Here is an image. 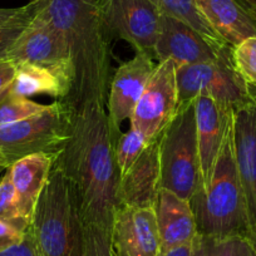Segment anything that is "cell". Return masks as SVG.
<instances>
[{
    "label": "cell",
    "instance_id": "cell-7",
    "mask_svg": "<svg viewBox=\"0 0 256 256\" xmlns=\"http://www.w3.org/2000/svg\"><path fill=\"white\" fill-rule=\"evenodd\" d=\"M176 80L180 106L201 93L232 112L254 102L248 84L236 70L230 46L215 60L176 68Z\"/></svg>",
    "mask_w": 256,
    "mask_h": 256
},
{
    "label": "cell",
    "instance_id": "cell-15",
    "mask_svg": "<svg viewBox=\"0 0 256 256\" xmlns=\"http://www.w3.org/2000/svg\"><path fill=\"white\" fill-rule=\"evenodd\" d=\"M232 148L248 206L251 232L256 231V102L232 113ZM251 234V236H252Z\"/></svg>",
    "mask_w": 256,
    "mask_h": 256
},
{
    "label": "cell",
    "instance_id": "cell-35",
    "mask_svg": "<svg viewBox=\"0 0 256 256\" xmlns=\"http://www.w3.org/2000/svg\"><path fill=\"white\" fill-rule=\"evenodd\" d=\"M248 90H250L252 100H256V84H248Z\"/></svg>",
    "mask_w": 256,
    "mask_h": 256
},
{
    "label": "cell",
    "instance_id": "cell-8",
    "mask_svg": "<svg viewBox=\"0 0 256 256\" xmlns=\"http://www.w3.org/2000/svg\"><path fill=\"white\" fill-rule=\"evenodd\" d=\"M107 40L120 39L154 59L161 12L150 0H97Z\"/></svg>",
    "mask_w": 256,
    "mask_h": 256
},
{
    "label": "cell",
    "instance_id": "cell-21",
    "mask_svg": "<svg viewBox=\"0 0 256 256\" xmlns=\"http://www.w3.org/2000/svg\"><path fill=\"white\" fill-rule=\"evenodd\" d=\"M152 4H154L157 9L164 16H174V18L182 20L184 23L188 24L194 29L200 32L208 39L218 43H224L214 29L208 26V22L204 19L201 13L196 6L195 0H150ZM226 44V43H225Z\"/></svg>",
    "mask_w": 256,
    "mask_h": 256
},
{
    "label": "cell",
    "instance_id": "cell-38",
    "mask_svg": "<svg viewBox=\"0 0 256 256\" xmlns=\"http://www.w3.org/2000/svg\"><path fill=\"white\" fill-rule=\"evenodd\" d=\"M251 242H252V246H254V250H255V252H256V231L255 232L252 234V236H251Z\"/></svg>",
    "mask_w": 256,
    "mask_h": 256
},
{
    "label": "cell",
    "instance_id": "cell-29",
    "mask_svg": "<svg viewBox=\"0 0 256 256\" xmlns=\"http://www.w3.org/2000/svg\"><path fill=\"white\" fill-rule=\"evenodd\" d=\"M26 231H22L16 226L6 222L0 218V250L19 244L26 238Z\"/></svg>",
    "mask_w": 256,
    "mask_h": 256
},
{
    "label": "cell",
    "instance_id": "cell-28",
    "mask_svg": "<svg viewBox=\"0 0 256 256\" xmlns=\"http://www.w3.org/2000/svg\"><path fill=\"white\" fill-rule=\"evenodd\" d=\"M236 70L248 84H256V36H250L232 46Z\"/></svg>",
    "mask_w": 256,
    "mask_h": 256
},
{
    "label": "cell",
    "instance_id": "cell-1",
    "mask_svg": "<svg viewBox=\"0 0 256 256\" xmlns=\"http://www.w3.org/2000/svg\"><path fill=\"white\" fill-rule=\"evenodd\" d=\"M107 106L87 102L72 110L67 141L54 161L74 184L83 222L110 228L120 208V172Z\"/></svg>",
    "mask_w": 256,
    "mask_h": 256
},
{
    "label": "cell",
    "instance_id": "cell-32",
    "mask_svg": "<svg viewBox=\"0 0 256 256\" xmlns=\"http://www.w3.org/2000/svg\"><path fill=\"white\" fill-rule=\"evenodd\" d=\"M198 240H200V236H198V238L194 242L177 246V248H170L168 251H164V252L161 254V256H195Z\"/></svg>",
    "mask_w": 256,
    "mask_h": 256
},
{
    "label": "cell",
    "instance_id": "cell-6",
    "mask_svg": "<svg viewBox=\"0 0 256 256\" xmlns=\"http://www.w3.org/2000/svg\"><path fill=\"white\" fill-rule=\"evenodd\" d=\"M72 110L54 100L44 112L0 128V160L10 167L34 154H56L67 141Z\"/></svg>",
    "mask_w": 256,
    "mask_h": 256
},
{
    "label": "cell",
    "instance_id": "cell-39",
    "mask_svg": "<svg viewBox=\"0 0 256 256\" xmlns=\"http://www.w3.org/2000/svg\"><path fill=\"white\" fill-rule=\"evenodd\" d=\"M6 168H8V167H6V164H4V162L2 161V160H0V174H2V172H3V171H6Z\"/></svg>",
    "mask_w": 256,
    "mask_h": 256
},
{
    "label": "cell",
    "instance_id": "cell-11",
    "mask_svg": "<svg viewBox=\"0 0 256 256\" xmlns=\"http://www.w3.org/2000/svg\"><path fill=\"white\" fill-rule=\"evenodd\" d=\"M226 46L228 44L211 40L188 24L162 14L161 28L154 46V58L158 62L171 59L178 68L215 60Z\"/></svg>",
    "mask_w": 256,
    "mask_h": 256
},
{
    "label": "cell",
    "instance_id": "cell-14",
    "mask_svg": "<svg viewBox=\"0 0 256 256\" xmlns=\"http://www.w3.org/2000/svg\"><path fill=\"white\" fill-rule=\"evenodd\" d=\"M201 164V187L206 186L232 124V110H228L208 94L194 100ZM198 188V190H200Z\"/></svg>",
    "mask_w": 256,
    "mask_h": 256
},
{
    "label": "cell",
    "instance_id": "cell-19",
    "mask_svg": "<svg viewBox=\"0 0 256 256\" xmlns=\"http://www.w3.org/2000/svg\"><path fill=\"white\" fill-rule=\"evenodd\" d=\"M54 160V154L40 152L24 157L6 168L18 195L22 214L29 224L39 196L48 182Z\"/></svg>",
    "mask_w": 256,
    "mask_h": 256
},
{
    "label": "cell",
    "instance_id": "cell-37",
    "mask_svg": "<svg viewBox=\"0 0 256 256\" xmlns=\"http://www.w3.org/2000/svg\"><path fill=\"white\" fill-rule=\"evenodd\" d=\"M246 10L248 12V14H250V16H252L254 20L256 22V8H246Z\"/></svg>",
    "mask_w": 256,
    "mask_h": 256
},
{
    "label": "cell",
    "instance_id": "cell-26",
    "mask_svg": "<svg viewBox=\"0 0 256 256\" xmlns=\"http://www.w3.org/2000/svg\"><path fill=\"white\" fill-rule=\"evenodd\" d=\"M82 256H116L110 228L96 224H84Z\"/></svg>",
    "mask_w": 256,
    "mask_h": 256
},
{
    "label": "cell",
    "instance_id": "cell-13",
    "mask_svg": "<svg viewBox=\"0 0 256 256\" xmlns=\"http://www.w3.org/2000/svg\"><path fill=\"white\" fill-rule=\"evenodd\" d=\"M116 256H161L154 208L120 206L110 226Z\"/></svg>",
    "mask_w": 256,
    "mask_h": 256
},
{
    "label": "cell",
    "instance_id": "cell-12",
    "mask_svg": "<svg viewBox=\"0 0 256 256\" xmlns=\"http://www.w3.org/2000/svg\"><path fill=\"white\" fill-rule=\"evenodd\" d=\"M156 64L151 56L136 52V56L117 68L110 80L107 113L114 141L120 136L123 122L130 120Z\"/></svg>",
    "mask_w": 256,
    "mask_h": 256
},
{
    "label": "cell",
    "instance_id": "cell-25",
    "mask_svg": "<svg viewBox=\"0 0 256 256\" xmlns=\"http://www.w3.org/2000/svg\"><path fill=\"white\" fill-rule=\"evenodd\" d=\"M38 4L36 0H32L30 3L22 8L20 14L9 23L0 26V59L6 58V54L10 50L13 44L26 29V26L30 23L32 19L36 14Z\"/></svg>",
    "mask_w": 256,
    "mask_h": 256
},
{
    "label": "cell",
    "instance_id": "cell-9",
    "mask_svg": "<svg viewBox=\"0 0 256 256\" xmlns=\"http://www.w3.org/2000/svg\"><path fill=\"white\" fill-rule=\"evenodd\" d=\"M180 107L176 64L171 59L156 64L130 122L148 142L161 134Z\"/></svg>",
    "mask_w": 256,
    "mask_h": 256
},
{
    "label": "cell",
    "instance_id": "cell-20",
    "mask_svg": "<svg viewBox=\"0 0 256 256\" xmlns=\"http://www.w3.org/2000/svg\"><path fill=\"white\" fill-rule=\"evenodd\" d=\"M70 92V83L66 78L46 68L20 64L16 66V78L2 97L29 98L36 94H48L56 100H64Z\"/></svg>",
    "mask_w": 256,
    "mask_h": 256
},
{
    "label": "cell",
    "instance_id": "cell-36",
    "mask_svg": "<svg viewBox=\"0 0 256 256\" xmlns=\"http://www.w3.org/2000/svg\"><path fill=\"white\" fill-rule=\"evenodd\" d=\"M195 256H202V242H201V238L200 240H198V248H196Z\"/></svg>",
    "mask_w": 256,
    "mask_h": 256
},
{
    "label": "cell",
    "instance_id": "cell-16",
    "mask_svg": "<svg viewBox=\"0 0 256 256\" xmlns=\"http://www.w3.org/2000/svg\"><path fill=\"white\" fill-rule=\"evenodd\" d=\"M162 188L158 137L150 142L141 156L120 180V206L154 208Z\"/></svg>",
    "mask_w": 256,
    "mask_h": 256
},
{
    "label": "cell",
    "instance_id": "cell-24",
    "mask_svg": "<svg viewBox=\"0 0 256 256\" xmlns=\"http://www.w3.org/2000/svg\"><path fill=\"white\" fill-rule=\"evenodd\" d=\"M49 104H40L29 98H0V128L44 112Z\"/></svg>",
    "mask_w": 256,
    "mask_h": 256
},
{
    "label": "cell",
    "instance_id": "cell-27",
    "mask_svg": "<svg viewBox=\"0 0 256 256\" xmlns=\"http://www.w3.org/2000/svg\"><path fill=\"white\" fill-rule=\"evenodd\" d=\"M201 242L205 256H256L250 238L242 236L222 240L201 238Z\"/></svg>",
    "mask_w": 256,
    "mask_h": 256
},
{
    "label": "cell",
    "instance_id": "cell-23",
    "mask_svg": "<svg viewBox=\"0 0 256 256\" xmlns=\"http://www.w3.org/2000/svg\"><path fill=\"white\" fill-rule=\"evenodd\" d=\"M0 218L22 231H26L29 222L20 210L19 198L8 170L0 180Z\"/></svg>",
    "mask_w": 256,
    "mask_h": 256
},
{
    "label": "cell",
    "instance_id": "cell-22",
    "mask_svg": "<svg viewBox=\"0 0 256 256\" xmlns=\"http://www.w3.org/2000/svg\"><path fill=\"white\" fill-rule=\"evenodd\" d=\"M148 144L144 134L132 127L124 134H120L114 144V158L120 172V180L127 174Z\"/></svg>",
    "mask_w": 256,
    "mask_h": 256
},
{
    "label": "cell",
    "instance_id": "cell-31",
    "mask_svg": "<svg viewBox=\"0 0 256 256\" xmlns=\"http://www.w3.org/2000/svg\"><path fill=\"white\" fill-rule=\"evenodd\" d=\"M16 74V66L9 59H0V97L6 92Z\"/></svg>",
    "mask_w": 256,
    "mask_h": 256
},
{
    "label": "cell",
    "instance_id": "cell-30",
    "mask_svg": "<svg viewBox=\"0 0 256 256\" xmlns=\"http://www.w3.org/2000/svg\"><path fill=\"white\" fill-rule=\"evenodd\" d=\"M0 256H40L38 250L34 246L33 240H32L30 235L26 231V238L20 241L19 244H16L13 246L0 250Z\"/></svg>",
    "mask_w": 256,
    "mask_h": 256
},
{
    "label": "cell",
    "instance_id": "cell-17",
    "mask_svg": "<svg viewBox=\"0 0 256 256\" xmlns=\"http://www.w3.org/2000/svg\"><path fill=\"white\" fill-rule=\"evenodd\" d=\"M161 254L177 246L191 244L198 238V228L190 201L174 192L161 188L154 205Z\"/></svg>",
    "mask_w": 256,
    "mask_h": 256
},
{
    "label": "cell",
    "instance_id": "cell-18",
    "mask_svg": "<svg viewBox=\"0 0 256 256\" xmlns=\"http://www.w3.org/2000/svg\"><path fill=\"white\" fill-rule=\"evenodd\" d=\"M196 6L216 36L231 46L256 36V22L238 0H195Z\"/></svg>",
    "mask_w": 256,
    "mask_h": 256
},
{
    "label": "cell",
    "instance_id": "cell-3",
    "mask_svg": "<svg viewBox=\"0 0 256 256\" xmlns=\"http://www.w3.org/2000/svg\"><path fill=\"white\" fill-rule=\"evenodd\" d=\"M232 124L210 180L190 200L198 235L204 240L242 236L251 238L245 195L236 170L232 148Z\"/></svg>",
    "mask_w": 256,
    "mask_h": 256
},
{
    "label": "cell",
    "instance_id": "cell-40",
    "mask_svg": "<svg viewBox=\"0 0 256 256\" xmlns=\"http://www.w3.org/2000/svg\"><path fill=\"white\" fill-rule=\"evenodd\" d=\"M255 100V102H256V100Z\"/></svg>",
    "mask_w": 256,
    "mask_h": 256
},
{
    "label": "cell",
    "instance_id": "cell-4",
    "mask_svg": "<svg viewBox=\"0 0 256 256\" xmlns=\"http://www.w3.org/2000/svg\"><path fill=\"white\" fill-rule=\"evenodd\" d=\"M83 226L74 184L54 161L26 231L40 256H82Z\"/></svg>",
    "mask_w": 256,
    "mask_h": 256
},
{
    "label": "cell",
    "instance_id": "cell-2",
    "mask_svg": "<svg viewBox=\"0 0 256 256\" xmlns=\"http://www.w3.org/2000/svg\"><path fill=\"white\" fill-rule=\"evenodd\" d=\"M38 13L63 36L72 63L73 82L63 103L76 110L87 102L107 106L110 43L103 33L97 0H36Z\"/></svg>",
    "mask_w": 256,
    "mask_h": 256
},
{
    "label": "cell",
    "instance_id": "cell-33",
    "mask_svg": "<svg viewBox=\"0 0 256 256\" xmlns=\"http://www.w3.org/2000/svg\"><path fill=\"white\" fill-rule=\"evenodd\" d=\"M22 8L23 6L20 8H0V26H4L16 19L20 14Z\"/></svg>",
    "mask_w": 256,
    "mask_h": 256
},
{
    "label": "cell",
    "instance_id": "cell-5",
    "mask_svg": "<svg viewBox=\"0 0 256 256\" xmlns=\"http://www.w3.org/2000/svg\"><path fill=\"white\" fill-rule=\"evenodd\" d=\"M162 188L190 201L201 187V164L194 100L178 107L158 136Z\"/></svg>",
    "mask_w": 256,
    "mask_h": 256
},
{
    "label": "cell",
    "instance_id": "cell-34",
    "mask_svg": "<svg viewBox=\"0 0 256 256\" xmlns=\"http://www.w3.org/2000/svg\"><path fill=\"white\" fill-rule=\"evenodd\" d=\"M245 8H256V0H238Z\"/></svg>",
    "mask_w": 256,
    "mask_h": 256
},
{
    "label": "cell",
    "instance_id": "cell-10",
    "mask_svg": "<svg viewBox=\"0 0 256 256\" xmlns=\"http://www.w3.org/2000/svg\"><path fill=\"white\" fill-rule=\"evenodd\" d=\"M6 59L16 66L32 64L52 70L70 80L72 88V63L66 42L38 10L8 52Z\"/></svg>",
    "mask_w": 256,
    "mask_h": 256
}]
</instances>
